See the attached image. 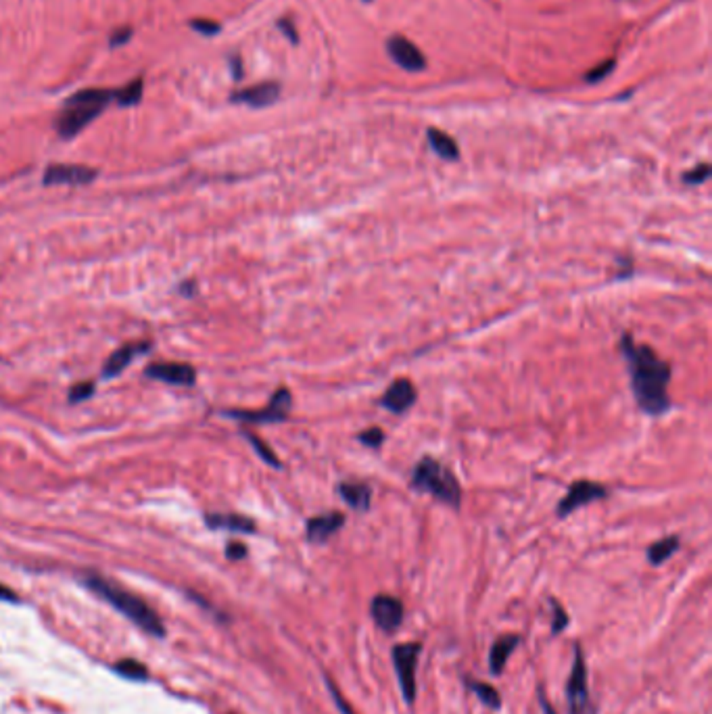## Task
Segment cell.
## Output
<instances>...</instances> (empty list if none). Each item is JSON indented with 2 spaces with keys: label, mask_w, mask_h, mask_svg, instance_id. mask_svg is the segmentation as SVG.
<instances>
[{
  "label": "cell",
  "mask_w": 712,
  "mask_h": 714,
  "mask_svg": "<svg viewBox=\"0 0 712 714\" xmlns=\"http://www.w3.org/2000/svg\"><path fill=\"white\" fill-rule=\"evenodd\" d=\"M205 522L209 529H226L235 533H255L257 527L251 518L240 514H207Z\"/></svg>",
  "instance_id": "cell-19"
},
{
  "label": "cell",
  "mask_w": 712,
  "mask_h": 714,
  "mask_svg": "<svg viewBox=\"0 0 712 714\" xmlns=\"http://www.w3.org/2000/svg\"><path fill=\"white\" fill-rule=\"evenodd\" d=\"M145 376L153 378V381H161V383H167V385H192L195 378H197V372L192 366L188 364H151L145 368Z\"/></svg>",
  "instance_id": "cell-13"
},
{
  "label": "cell",
  "mask_w": 712,
  "mask_h": 714,
  "mask_svg": "<svg viewBox=\"0 0 712 714\" xmlns=\"http://www.w3.org/2000/svg\"><path fill=\"white\" fill-rule=\"evenodd\" d=\"M130 36H132V29H128V27H126V29H115L113 36H111V46H117V44L128 42Z\"/></svg>",
  "instance_id": "cell-35"
},
{
  "label": "cell",
  "mask_w": 712,
  "mask_h": 714,
  "mask_svg": "<svg viewBox=\"0 0 712 714\" xmlns=\"http://www.w3.org/2000/svg\"><path fill=\"white\" fill-rule=\"evenodd\" d=\"M617 261L623 265V267H621V272H619V276H617V280L631 278V276H633V263H631V257H619Z\"/></svg>",
  "instance_id": "cell-34"
},
{
  "label": "cell",
  "mask_w": 712,
  "mask_h": 714,
  "mask_svg": "<svg viewBox=\"0 0 712 714\" xmlns=\"http://www.w3.org/2000/svg\"><path fill=\"white\" fill-rule=\"evenodd\" d=\"M293 407V395L286 387L276 389V393L272 395L270 403L263 409L257 411H244V409H228L224 411V416L235 418L240 422H249V424H278L284 422L291 414Z\"/></svg>",
  "instance_id": "cell-5"
},
{
  "label": "cell",
  "mask_w": 712,
  "mask_h": 714,
  "mask_svg": "<svg viewBox=\"0 0 712 714\" xmlns=\"http://www.w3.org/2000/svg\"><path fill=\"white\" fill-rule=\"evenodd\" d=\"M416 399H418V391L414 383L407 378H397L387 387L385 395L381 397L378 403L391 414H405L416 403Z\"/></svg>",
  "instance_id": "cell-12"
},
{
  "label": "cell",
  "mask_w": 712,
  "mask_h": 714,
  "mask_svg": "<svg viewBox=\"0 0 712 714\" xmlns=\"http://www.w3.org/2000/svg\"><path fill=\"white\" fill-rule=\"evenodd\" d=\"M143 96V79H132L128 86H124L121 90L115 92V100L121 105V107H130V105H136Z\"/></svg>",
  "instance_id": "cell-25"
},
{
  "label": "cell",
  "mask_w": 712,
  "mask_h": 714,
  "mask_svg": "<svg viewBox=\"0 0 712 714\" xmlns=\"http://www.w3.org/2000/svg\"><path fill=\"white\" fill-rule=\"evenodd\" d=\"M420 652H422L420 643H397L391 649V658H393L397 679H399V689L407 704H414L416 700V666H418Z\"/></svg>",
  "instance_id": "cell-6"
},
{
  "label": "cell",
  "mask_w": 712,
  "mask_h": 714,
  "mask_svg": "<svg viewBox=\"0 0 712 714\" xmlns=\"http://www.w3.org/2000/svg\"><path fill=\"white\" fill-rule=\"evenodd\" d=\"M370 614L383 633H393L403 623V604L393 595H376L370 602Z\"/></svg>",
  "instance_id": "cell-9"
},
{
  "label": "cell",
  "mask_w": 712,
  "mask_h": 714,
  "mask_svg": "<svg viewBox=\"0 0 712 714\" xmlns=\"http://www.w3.org/2000/svg\"><path fill=\"white\" fill-rule=\"evenodd\" d=\"M366 2H370V0H366Z\"/></svg>",
  "instance_id": "cell-39"
},
{
  "label": "cell",
  "mask_w": 712,
  "mask_h": 714,
  "mask_svg": "<svg viewBox=\"0 0 712 714\" xmlns=\"http://www.w3.org/2000/svg\"><path fill=\"white\" fill-rule=\"evenodd\" d=\"M466 687L475 694L487 708H491V710L501 708V696H499V692L493 685L480 683V681H475V679H466Z\"/></svg>",
  "instance_id": "cell-22"
},
{
  "label": "cell",
  "mask_w": 712,
  "mask_h": 714,
  "mask_svg": "<svg viewBox=\"0 0 712 714\" xmlns=\"http://www.w3.org/2000/svg\"><path fill=\"white\" fill-rule=\"evenodd\" d=\"M98 176L96 169L86 167V165H67V163H57V165H48L42 182L46 186H57V184H70V186H81V184H90L94 178Z\"/></svg>",
  "instance_id": "cell-10"
},
{
  "label": "cell",
  "mask_w": 712,
  "mask_h": 714,
  "mask_svg": "<svg viewBox=\"0 0 712 714\" xmlns=\"http://www.w3.org/2000/svg\"><path fill=\"white\" fill-rule=\"evenodd\" d=\"M280 96V84L276 81H261L257 86H251V88H244V90H238L232 94V100L235 103H244L249 107H268L272 103H276Z\"/></svg>",
  "instance_id": "cell-15"
},
{
  "label": "cell",
  "mask_w": 712,
  "mask_h": 714,
  "mask_svg": "<svg viewBox=\"0 0 712 714\" xmlns=\"http://www.w3.org/2000/svg\"><path fill=\"white\" fill-rule=\"evenodd\" d=\"M357 441H360L362 445L370 447V449H378V447L383 445V441H385V430L378 428V426L366 428L364 432L357 435Z\"/></svg>",
  "instance_id": "cell-26"
},
{
  "label": "cell",
  "mask_w": 712,
  "mask_h": 714,
  "mask_svg": "<svg viewBox=\"0 0 712 714\" xmlns=\"http://www.w3.org/2000/svg\"><path fill=\"white\" fill-rule=\"evenodd\" d=\"M612 67H614V61H606L602 67H595L593 72H589V74H587V79H589V81H598V79L604 78L606 74H610Z\"/></svg>",
  "instance_id": "cell-33"
},
{
  "label": "cell",
  "mask_w": 712,
  "mask_h": 714,
  "mask_svg": "<svg viewBox=\"0 0 712 714\" xmlns=\"http://www.w3.org/2000/svg\"><path fill=\"white\" fill-rule=\"evenodd\" d=\"M92 393H94V383H79L76 387H72V391H70V401H72V403H79V401L92 397Z\"/></svg>",
  "instance_id": "cell-30"
},
{
  "label": "cell",
  "mask_w": 712,
  "mask_h": 714,
  "mask_svg": "<svg viewBox=\"0 0 712 714\" xmlns=\"http://www.w3.org/2000/svg\"><path fill=\"white\" fill-rule=\"evenodd\" d=\"M409 487L418 493H428L437 501L460 510L462 505V487L456 475L443 466L433 456H424L411 470Z\"/></svg>",
  "instance_id": "cell-4"
},
{
  "label": "cell",
  "mask_w": 712,
  "mask_h": 714,
  "mask_svg": "<svg viewBox=\"0 0 712 714\" xmlns=\"http://www.w3.org/2000/svg\"><path fill=\"white\" fill-rule=\"evenodd\" d=\"M242 437L251 443V447L257 451V456H259L268 466H272V468H282V464H280V460L276 458V454H274L259 437H255L253 432H242Z\"/></svg>",
  "instance_id": "cell-24"
},
{
  "label": "cell",
  "mask_w": 712,
  "mask_h": 714,
  "mask_svg": "<svg viewBox=\"0 0 712 714\" xmlns=\"http://www.w3.org/2000/svg\"><path fill=\"white\" fill-rule=\"evenodd\" d=\"M115 100V92L107 90V88H88V90H79L74 96L67 98L65 107L61 109L55 128L59 132L61 138H74L79 132L92 124L103 109Z\"/></svg>",
  "instance_id": "cell-3"
},
{
  "label": "cell",
  "mask_w": 712,
  "mask_h": 714,
  "mask_svg": "<svg viewBox=\"0 0 712 714\" xmlns=\"http://www.w3.org/2000/svg\"><path fill=\"white\" fill-rule=\"evenodd\" d=\"M336 493L355 512H366L372 503V491L366 482H338Z\"/></svg>",
  "instance_id": "cell-17"
},
{
  "label": "cell",
  "mask_w": 712,
  "mask_h": 714,
  "mask_svg": "<svg viewBox=\"0 0 712 714\" xmlns=\"http://www.w3.org/2000/svg\"><path fill=\"white\" fill-rule=\"evenodd\" d=\"M604 497H608V489L604 484L593 482V480H576V482L570 484V489L564 495V499L558 501L555 516L558 518H566L572 512H576L579 508H585L587 503L600 501Z\"/></svg>",
  "instance_id": "cell-8"
},
{
  "label": "cell",
  "mask_w": 712,
  "mask_h": 714,
  "mask_svg": "<svg viewBox=\"0 0 712 714\" xmlns=\"http://www.w3.org/2000/svg\"><path fill=\"white\" fill-rule=\"evenodd\" d=\"M226 555H228L230 560H242V557H246V548H244L242 543H238V541H232V543H228V548H226Z\"/></svg>",
  "instance_id": "cell-32"
},
{
  "label": "cell",
  "mask_w": 712,
  "mask_h": 714,
  "mask_svg": "<svg viewBox=\"0 0 712 714\" xmlns=\"http://www.w3.org/2000/svg\"><path fill=\"white\" fill-rule=\"evenodd\" d=\"M387 53L397 65L405 72H422L426 67V59L420 48L403 36H391L387 42Z\"/></svg>",
  "instance_id": "cell-11"
},
{
  "label": "cell",
  "mask_w": 712,
  "mask_h": 714,
  "mask_svg": "<svg viewBox=\"0 0 712 714\" xmlns=\"http://www.w3.org/2000/svg\"><path fill=\"white\" fill-rule=\"evenodd\" d=\"M113 668H115V673H119L121 677L132 679V681H145V679H149L147 666H145L143 662H138V660H132V658L119 660Z\"/></svg>",
  "instance_id": "cell-23"
},
{
  "label": "cell",
  "mask_w": 712,
  "mask_h": 714,
  "mask_svg": "<svg viewBox=\"0 0 712 714\" xmlns=\"http://www.w3.org/2000/svg\"><path fill=\"white\" fill-rule=\"evenodd\" d=\"M518 643H520V637H518V635H503V637H499V639L493 643V647H491V652H489V668H491V675H501V670H503V666H506L510 654L518 647Z\"/></svg>",
  "instance_id": "cell-18"
},
{
  "label": "cell",
  "mask_w": 712,
  "mask_h": 714,
  "mask_svg": "<svg viewBox=\"0 0 712 714\" xmlns=\"http://www.w3.org/2000/svg\"><path fill=\"white\" fill-rule=\"evenodd\" d=\"M84 585L96 593L98 597H103L107 604H111L115 610H119L124 616H128L134 625H138L145 633L155 635V637H163L165 633V627L163 623L159 621V616L155 614V610L151 606H147L140 597H136L134 593L126 591L124 587L111 583L109 579L100 576V574H86L84 579Z\"/></svg>",
  "instance_id": "cell-2"
},
{
  "label": "cell",
  "mask_w": 712,
  "mask_h": 714,
  "mask_svg": "<svg viewBox=\"0 0 712 714\" xmlns=\"http://www.w3.org/2000/svg\"><path fill=\"white\" fill-rule=\"evenodd\" d=\"M539 704H541V710H543V714H558L554 710V706L546 700V696H543V692L539 689Z\"/></svg>",
  "instance_id": "cell-36"
},
{
  "label": "cell",
  "mask_w": 712,
  "mask_h": 714,
  "mask_svg": "<svg viewBox=\"0 0 712 714\" xmlns=\"http://www.w3.org/2000/svg\"><path fill=\"white\" fill-rule=\"evenodd\" d=\"M708 176H711V165L708 163H700V165H696L694 169H690V171H685L683 173V182L685 184H702V182H706L708 180Z\"/></svg>",
  "instance_id": "cell-27"
},
{
  "label": "cell",
  "mask_w": 712,
  "mask_h": 714,
  "mask_svg": "<svg viewBox=\"0 0 712 714\" xmlns=\"http://www.w3.org/2000/svg\"><path fill=\"white\" fill-rule=\"evenodd\" d=\"M0 600H2V602H17V595H15L8 587L0 585Z\"/></svg>",
  "instance_id": "cell-37"
},
{
  "label": "cell",
  "mask_w": 712,
  "mask_h": 714,
  "mask_svg": "<svg viewBox=\"0 0 712 714\" xmlns=\"http://www.w3.org/2000/svg\"><path fill=\"white\" fill-rule=\"evenodd\" d=\"M566 704H568V714H585L591 708L589 687H587V668H585V658L579 645L574 647L572 670L566 683Z\"/></svg>",
  "instance_id": "cell-7"
},
{
  "label": "cell",
  "mask_w": 712,
  "mask_h": 714,
  "mask_svg": "<svg viewBox=\"0 0 712 714\" xmlns=\"http://www.w3.org/2000/svg\"><path fill=\"white\" fill-rule=\"evenodd\" d=\"M278 25H280V27L284 29V34H286V36H289L291 40H297V34H293V32H295V27L291 25V21H280Z\"/></svg>",
  "instance_id": "cell-38"
},
{
  "label": "cell",
  "mask_w": 712,
  "mask_h": 714,
  "mask_svg": "<svg viewBox=\"0 0 712 714\" xmlns=\"http://www.w3.org/2000/svg\"><path fill=\"white\" fill-rule=\"evenodd\" d=\"M190 25H192L199 34H205V36H213V34L220 32V23L209 21V19H195V21H190Z\"/></svg>",
  "instance_id": "cell-31"
},
{
  "label": "cell",
  "mask_w": 712,
  "mask_h": 714,
  "mask_svg": "<svg viewBox=\"0 0 712 714\" xmlns=\"http://www.w3.org/2000/svg\"><path fill=\"white\" fill-rule=\"evenodd\" d=\"M345 524V514L341 512H328L319 514L316 518H310L305 522V537L310 543H326L330 537H334Z\"/></svg>",
  "instance_id": "cell-14"
},
{
  "label": "cell",
  "mask_w": 712,
  "mask_h": 714,
  "mask_svg": "<svg viewBox=\"0 0 712 714\" xmlns=\"http://www.w3.org/2000/svg\"><path fill=\"white\" fill-rule=\"evenodd\" d=\"M621 355L631 376V389L639 409L647 416H664L671 409V366L650 345H637L631 332L621 338Z\"/></svg>",
  "instance_id": "cell-1"
},
{
  "label": "cell",
  "mask_w": 712,
  "mask_h": 714,
  "mask_svg": "<svg viewBox=\"0 0 712 714\" xmlns=\"http://www.w3.org/2000/svg\"><path fill=\"white\" fill-rule=\"evenodd\" d=\"M324 679H326V687H328V692H330V696H332V702H334V706L341 710V714H355L351 710V706L343 700V696H341V692L336 689L334 681H332L330 677H324Z\"/></svg>",
  "instance_id": "cell-29"
},
{
  "label": "cell",
  "mask_w": 712,
  "mask_h": 714,
  "mask_svg": "<svg viewBox=\"0 0 712 714\" xmlns=\"http://www.w3.org/2000/svg\"><path fill=\"white\" fill-rule=\"evenodd\" d=\"M679 546H681V541H679V537H677V535H671V537L658 539L656 543H652V546L647 548V562H650L652 566H660V564H664V562H666L671 555L679 550Z\"/></svg>",
  "instance_id": "cell-21"
},
{
  "label": "cell",
  "mask_w": 712,
  "mask_h": 714,
  "mask_svg": "<svg viewBox=\"0 0 712 714\" xmlns=\"http://www.w3.org/2000/svg\"><path fill=\"white\" fill-rule=\"evenodd\" d=\"M426 138H428L430 149H433L439 157L445 159V161H458V157H460V149H458L456 140H454L449 134H445V132H441V130H437V128H428V130H426Z\"/></svg>",
  "instance_id": "cell-20"
},
{
  "label": "cell",
  "mask_w": 712,
  "mask_h": 714,
  "mask_svg": "<svg viewBox=\"0 0 712 714\" xmlns=\"http://www.w3.org/2000/svg\"><path fill=\"white\" fill-rule=\"evenodd\" d=\"M151 349V343H130V345H124L119 347L117 351L111 353V357L107 359L105 368H103V378H113L117 374H121L136 355L140 353H147Z\"/></svg>",
  "instance_id": "cell-16"
},
{
  "label": "cell",
  "mask_w": 712,
  "mask_h": 714,
  "mask_svg": "<svg viewBox=\"0 0 712 714\" xmlns=\"http://www.w3.org/2000/svg\"><path fill=\"white\" fill-rule=\"evenodd\" d=\"M552 604V610H554V623H552V633L554 635H560L566 627H568V614H566V610L555 602V600H552L550 602Z\"/></svg>",
  "instance_id": "cell-28"
}]
</instances>
